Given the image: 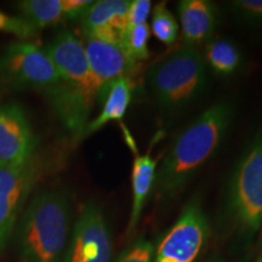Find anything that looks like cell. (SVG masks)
I'll return each mask as SVG.
<instances>
[{"mask_svg":"<svg viewBox=\"0 0 262 262\" xmlns=\"http://www.w3.org/2000/svg\"><path fill=\"white\" fill-rule=\"evenodd\" d=\"M45 52L60 74V83L44 91L58 119L74 140L85 137L89 117L101 88L91 74L84 44L70 31L49 42Z\"/></svg>","mask_w":262,"mask_h":262,"instance_id":"cell-1","label":"cell"},{"mask_svg":"<svg viewBox=\"0 0 262 262\" xmlns=\"http://www.w3.org/2000/svg\"><path fill=\"white\" fill-rule=\"evenodd\" d=\"M234 118V104L219 101L176 137L157 170L153 191L163 198L176 194L215 155Z\"/></svg>","mask_w":262,"mask_h":262,"instance_id":"cell-2","label":"cell"},{"mask_svg":"<svg viewBox=\"0 0 262 262\" xmlns=\"http://www.w3.org/2000/svg\"><path fill=\"white\" fill-rule=\"evenodd\" d=\"M70 229L68 196L56 189L38 192L18 225L17 242L22 262H61Z\"/></svg>","mask_w":262,"mask_h":262,"instance_id":"cell-3","label":"cell"},{"mask_svg":"<svg viewBox=\"0 0 262 262\" xmlns=\"http://www.w3.org/2000/svg\"><path fill=\"white\" fill-rule=\"evenodd\" d=\"M147 84L163 112L178 113L204 93L208 66L204 55L192 45H183L147 71Z\"/></svg>","mask_w":262,"mask_h":262,"instance_id":"cell-4","label":"cell"},{"mask_svg":"<svg viewBox=\"0 0 262 262\" xmlns=\"http://www.w3.org/2000/svg\"><path fill=\"white\" fill-rule=\"evenodd\" d=\"M225 211L242 237L250 239L262 225V129L235 164L226 188Z\"/></svg>","mask_w":262,"mask_h":262,"instance_id":"cell-5","label":"cell"},{"mask_svg":"<svg viewBox=\"0 0 262 262\" xmlns=\"http://www.w3.org/2000/svg\"><path fill=\"white\" fill-rule=\"evenodd\" d=\"M60 80L49 55L32 42H14L0 56V84L10 89L33 88L47 91Z\"/></svg>","mask_w":262,"mask_h":262,"instance_id":"cell-6","label":"cell"},{"mask_svg":"<svg viewBox=\"0 0 262 262\" xmlns=\"http://www.w3.org/2000/svg\"><path fill=\"white\" fill-rule=\"evenodd\" d=\"M209 222L201 203L192 199L159 242L153 262H194L204 248Z\"/></svg>","mask_w":262,"mask_h":262,"instance_id":"cell-7","label":"cell"},{"mask_svg":"<svg viewBox=\"0 0 262 262\" xmlns=\"http://www.w3.org/2000/svg\"><path fill=\"white\" fill-rule=\"evenodd\" d=\"M38 155L14 166H0V253L11 238L29 193L41 172Z\"/></svg>","mask_w":262,"mask_h":262,"instance_id":"cell-8","label":"cell"},{"mask_svg":"<svg viewBox=\"0 0 262 262\" xmlns=\"http://www.w3.org/2000/svg\"><path fill=\"white\" fill-rule=\"evenodd\" d=\"M110 228L96 203H86L75 222L63 262H111Z\"/></svg>","mask_w":262,"mask_h":262,"instance_id":"cell-9","label":"cell"},{"mask_svg":"<svg viewBox=\"0 0 262 262\" xmlns=\"http://www.w3.org/2000/svg\"><path fill=\"white\" fill-rule=\"evenodd\" d=\"M37 137L27 112L15 102L0 103V166H14L37 156Z\"/></svg>","mask_w":262,"mask_h":262,"instance_id":"cell-10","label":"cell"},{"mask_svg":"<svg viewBox=\"0 0 262 262\" xmlns=\"http://www.w3.org/2000/svg\"><path fill=\"white\" fill-rule=\"evenodd\" d=\"M84 48L91 74L100 85L101 93L108 84L118 78L129 77V73L136 64L127 55L122 42L86 38Z\"/></svg>","mask_w":262,"mask_h":262,"instance_id":"cell-11","label":"cell"},{"mask_svg":"<svg viewBox=\"0 0 262 262\" xmlns=\"http://www.w3.org/2000/svg\"><path fill=\"white\" fill-rule=\"evenodd\" d=\"M130 2L127 0H98L94 2L81 17L85 37L98 40L122 42L126 29Z\"/></svg>","mask_w":262,"mask_h":262,"instance_id":"cell-12","label":"cell"},{"mask_svg":"<svg viewBox=\"0 0 262 262\" xmlns=\"http://www.w3.org/2000/svg\"><path fill=\"white\" fill-rule=\"evenodd\" d=\"M180 26L186 45L206 41L214 34L217 15L209 0H181L178 4Z\"/></svg>","mask_w":262,"mask_h":262,"instance_id":"cell-13","label":"cell"},{"mask_svg":"<svg viewBox=\"0 0 262 262\" xmlns=\"http://www.w3.org/2000/svg\"><path fill=\"white\" fill-rule=\"evenodd\" d=\"M133 81L130 77L118 78L102 90L98 100L102 102L100 116L89 122L85 136L98 131L110 122H120L125 116L133 98Z\"/></svg>","mask_w":262,"mask_h":262,"instance_id":"cell-14","label":"cell"},{"mask_svg":"<svg viewBox=\"0 0 262 262\" xmlns=\"http://www.w3.org/2000/svg\"><path fill=\"white\" fill-rule=\"evenodd\" d=\"M157 173V160L150 156L137 155L134 159L133 172H131V186H133V209H131L127 234L135 231L139 224L143 206L146 204L149 193L153 191Z\"/></svg>","mask_w":262,"mask_h":262,"instance_id":"cell-15","label":"cell"},{"mask_svg":"<svg viewBox=\"0 0 262 262\" xmlns=\"http://www.w3.org/2000/svg\"><path fill=\"white\" fill-rule=\"evenodd\" d=\"M204 60L215 74L228 77L242 66V52L237 45L227 39H214L206 45Z\"/></svg>","mask_w":262,"mask_h":262,"instance_id":"cell-16","label":"cell"},{"mask_svg":"<svg viewBox=\"0 0 262 262\" xmlns=\"http://www.w3.org/2000/svg\"><path fill=\"white\" fill-rule=\"evenodd\" d=\"M22 18L39 32L64 19L61 0H26L18 4Z\"/></svg>","mask_w":262,"mask_h":262,"instance_id":"cell-17","label":"cell"},{"mask_svg":"<svg viewBox=\"0 0 262 262\" xmlns=\"http://www.w3.org/2000/svg\"><path fill=\"white\" fill-rule=\"evenodd\" d=\"M150 33L166 47H171L180 37V25L175 16L166 8L165 3H159L152 10Z\"/></svg>","mask_w":262,"mask_h":262,"instance_id":"cell-18","label":"cell"},{"mask_svg":"<svg viewBox=\"0 0 262 262\" xmlns=\"http://www.w3.org/2000/svg\"><path fill=\"white\" fill-rule=\"evenodd\" d=\"M150 37V28L148 24L126 28L122 38V45L127 55L134 62L145 61L149 57L150 52L148 41Z\"/></svg>","mask_w":262,"mask_h":262,"instance_id":"cell-19","label":"cell"},{"mask_svg":"<svg viewBox=\"0 0 262 262\" xmlns=\"http://www.w3.org/2000/svg\"><path fill=\"white\" fill-rule=\"evenodd\" d=\"M228 6L244 24L262 28V0H235Z\"/></svg>","mask_w":262,"mask_h":262,"instance_id":"cell-20","label":"cell"},{"mask_svg":"<svg viewBox=\"0 0 262 262\" xmlns=\"http://www.w3.org/2000/svg\"><path fill=\"white\" fill-rule=\"evenodd\" d=\"M153 253V244L143 237H139L124 249L117 262H152Z\"/></svg>","mask_w":262,"mask_h":262,"instance_id":"cell-21","label":"cell"},{"mask_svg":"<svg viewBox=\"0 0 262 262\" xmlns=\"http://www.w3.org/2000/svg\"><path fill=\"white\" fill-rule=\"evenodd\" d=\"M0 31L8 32L15 34L19 39H29L37 34L38 31L34 27H32L26 19L22 17H12L4 14L0 10Z\"/></svg>","mask_w":262,"mask_h":262,"instance_id":"cell-22","label":"cell"},{"mask_svg":"<svg viewBox=\"0 0 262 262\" xmlns=\"http://www.w3.org/2000/svg\"><path fill=\"white\" fill-rule=\"evenodd\" d=\"M152 14V2L150 0H130L127 10L126 28L147 24V19Z\"/></svg>","mask_w":262,"mask_h":262,"instance_id":"cell-23","label":"cell"},{"mask_svg":"<svg viewBox=\"0 0 262 262\" xmlns=\"http://www.w3.org/2000/svg\"><path fill=\"white\" fill-rule=\"evenodd\" d=\"M93 3L89 0H61L64 19H81Z\"/></svg>","mask_w":262,"mask_h":262,"instance_id":"cell-24","label":"cell"},{"mask_svg":"<svg viewBox=\"0 0 262 262\" xmlns=\"http://www.w3.org/2000/svg\"><path fill=\"white\" fill-rule=\"evenodd\" d=\"M256 262H262V255H261V256H260V257H258V258H257V260H256Z\"/></svg>","mask_w":262,"mask_h":262,"instance_id":"cell-25","label":"cell"},{"mask_svg":"<svg viewBox=\"0 0 262 262\" xmlns=\"http://www.w3.org/2000/svg\"><path fill=\"white\" fill-rule=\"evenodd\" d=\"M215 262H227V261H215Z\"/></svg>","mask_w":262,"mask_h":262,"instance_id":"cell-26","label":"cell"}]
</instances>
